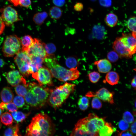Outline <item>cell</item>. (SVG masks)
<instances>
[{
	"label": "cell",
	"instance_id": "cell-1",
	"mask_svg": "<svg viewBox=\"0 0 136 136\" xmlns=\"http://www.w3.org/2000/svg\"><path fill=\"white\" fill-rule=\"evenodd\" d=\"M106 122L93 113L79 120L76 124L70 136H94Z\"/></svg>",
	"mask_w": 136,
	"mask_h": 136
},
{
	"label": "cell",
	"instance_id": "cell-2",
	"mask_svg": "<svg viewBox=\"0 0 136 136\" xmlns=\"http://www.w3.org/2000/svg\"><path fill=\"white\" fill-rule=\"evenodd\" d=\"M54 125L47 115L40 113L32 118L27 127L25 136H53Z\"/></svg>",
	"mask_w": 136,
	"mask_h": 136
},
{
	"label": "cell",
	"instance_id": "cell-3",
	"mask_svg": "<svg viewBox=\"0 0 136 136\" xmlns=\"http://www.w3.org/2000/svg\"><path fill=\"white\" fill-rule=\"evenodd\" d=\"M44 62L52 76L60 81L65 82L77 79L79 76L80 73L77 67L68 70L60 66L53 55L46 57L44 59Z\"/></svg>",
	"mask_w": 136,
	"mask_h": 136
},
{
	"label": "cell",
	"instance_id": "cell-4",
	"mask_svg": "<svg viewBox=\"0 0 136 136\" xmlns=\"http://www.w3.org/2000/svg\"><path fill=\"white\" fill-rule=\"evenodd\" d=\"M75 86L74 84L66 82L50 90L48 99L49 104L55 108L60 107L74 91Z\"/></svg>",
	"mask_w": 136,
	"mask_h": 136
},
{
	"label": "cell",
	"instance_id": "cell-5",
	"mask_svg": "<svg viewBox=\"0 0 136 136\" xmlns=\"http://www.w3.org/2000/svg\"><path fill=\"white\" fill-rule=\"evenodd\" d=\"M21 39L15 35L7 37L3 45L2 51L5 57H12L16 55L21 50Z\"/></svg>",
	"mask_w": 136,
	"mask_h": 136
},
{
	"label": "cell",
	"instance_id": "cell-6",
	"mask_svg": "<svg viewBox=\"0 0 136 136\" xmlns=\"http://www.w3.org/2000/svg\"><path fill=\"white\" fill-rule=\"evenodd\" d=\"M20 72L24 77H28L33 73L31 68L30 57L26 52L21 50L14 58Z\"/></svg>",
	"mask_w": 136,
	"mask_h": 136
},
{
	"label": "cell",
	"instance_id": "cell-7",
	"mask_svg": "<svg viewBox=\"0 0 136 136\" xmlns=\"http://www.w3.org/2000/svg\"><path fill=\"white\" fill-rule=\"evenodd\" d=\"M28 89L31 91L37 97L41 107L45 104L49 96L50 90L47 88L34 82L27 84Z\"/></svg>",
	"mask_w": 136,
	"mask_h": 136
},
{
	"label": "cell",
	"instance_id": "cell-8",
	"mask_svg": "<svg viewBox=\"0 0 136 136\" xmlns=\"http://www.w3.org/2000/svg\"><path fill=\"white\" fill-rule=\"evenodd\" d=\"M32 77L36 79L41 86L53 85L52 81V76L48 69L45 66H42L36 72L32 74Z\"/></svg>",
	"mask_w": 136,
	"mask_h": 136
},
{
	"label": "cell",
	"instance_id": "cell-9",
	"mask_svg": "<svg viewBox=\"0 0 136 136\" xmlns=\"http://www.w3.org/2000/svg\"><path fill=\"white\" fill-rule=\"evenodd\" d=\"M1 17L5 25L11 26L20 19L17 11L10 6H8L1 10Z\"/></svg>",
	"mask_w": 136,
	"mask_h": 136
},
{
	"label": "cell",
	"instance_id": "cell-10",
	"mask_svg": "<svg viewBox=\"0 0 136 136\" xmlns=\"http://www.w3.org/2000/svg\"><path fill=\"white\" fill-rule=\"evenodd\" d=\"M26 52L30 57L38 56L45 58L47 56L44 43L37 38L34 39L33 43Z\"/></svg>",
	"mask_w": 136,
	"mask_h": 136
},
{
	"label": "cell",
	"instance_id": "cell-11",
	"mask_svg": "<svg viewBox=\"0 0 136 136\" xmlns=\"http://www.w3.org/2000/svg\"><path fill=\"white\" fill-rule=\"evenodd\" d=\"M86 95L90 97H96L100 99L111 104L114 103L113 93L104 88L100 89L95 92L89 91Z\"/></svg>",
	"mask_w": 136,
	"mask_h": 136
},
{
	"label": "cell",
	"instance_id": "cell-12",
	"mask_svg": "<svg viewBox=\"0 0 136 136\" xmlns=\"http://www.w3.org/2000/svg\"><path fill=\"white\" fill-rule=\"evenodd\" d=\"M120 39L124 46L132 55L136 52V37L131 34L123 33Z\"/></svg>",
	"mask_w": 136,
	"mask_h": 136
},
{
	"label": "cell",
	"instance_id": "cell-13",
	"mask_svg": "<svg viewBox=\"0 0 136 136\" xmlns=\"http://www.w3.org/2000/svg\"><path fill=\"white\" fill-rule=\"evenodd\" d=\"M6 77L8 82L12 86L15 87L21 83L26 84L25 80L17 70L10 71L6 74Z\"/></svg>",
	"mask_w": 136,
	"mask_h": 136
},
{
	"label": "cell",
	"instance_id": "cell-14",
	"mask_svg": "<svg viewBox=\"0 0 136 136\" xmlns=\"http://www.w3.org/2000/svg\"><path fill=\"white\" fill-rule=\"evenodd\" d=\"M113 48L120 58H130L132 57V55L120 41L119 37L116 39L113 44Z\"/></svg>",
	"mask_w": 136,
	"mask_h": 136
},
{
	"label": "cell",
	"instance_id": "cell-15",
	"mask_svg": "<svg viewBox=\"0 0 136 136\" xmlns=\"http://www.w3.org/2000/svg\"><path fill=\"white\" fill-rule=\"evenodd\" d=\"M94 64L96 65L99 72L102 73L109 72L111 69L112 65L108 60L103 59L95 61Z\"/></svg>",
	"mask_w": 136,
	"mask_h": 136
},
{
	"label": "cell",
	"instance_id": "cell-16",
	"mask_svg": "<svg viewBox=\"0 0 136 136\" xmlns=\"http://www.w3.org/2000/svg\"><path fill=\"white\" fill-rule=\"evenodd\" d=\"M31 60V68L33 73L37 72L42 67L45 58L39 56L30 57Z\"/></svg>",
	"mask_w": 136,
	"mask_h": 136
},
{
	"label": "cell",
	"instance_id": "cell-17",
	"mask_svg": "<svg viewBox=\"0 0 136 136\" xmlns=\"http://www.w3.org/2000/svg\"><path fill=\"white\" fill-rule=\"evenodd\" d=\"M26 102L31 106L34 107H41L40 103L37 97L30 90L28 89L27 92L24 96Z\"/></svg>",
	"mask_w": 136,
	"mask_h": 136
},
{
	"label": "cell",
	"instance_id": "cell-18",
	"mask_svg": "<svg viewBox=\"0 0 136 136\" xmlns=\"http://www.w3.org/2000/svg\"><path fill=\"white\" fill-rule=\"evenodd\" d=\"M1 96L2 100L3 102L8 103L12 101L14 95L10 88L5 87L2 90Z\"/></svg>",
	"mask_w": 136,
	"mask_h": 136
},
{
	"label": "cell",
	"instance_id": "cell-19",
	"mask_svg": "<svg viewBox=\"0 0 136 136\" xmlns=\"http://www.w3.org/2000/svg\"><path fill=\"white\" fill-rule=\"evenodd\" d=\"M116 129L111 124L106 122L104 125L100 128L98 132L99 136H111Z\"/></svg>",
	"mask_w": 136,
	"mask_h": 136
},
{
	"label": "cell",
	"instance_id": "cell-20",
	"mask_svg": "<svg viewBox=\"0 0 136 136\" xmlns=\"http://www.w3.org/2000/svg\"><path fill=\"white\" fill-rule=\"evenodd\" d=\"M93 36L99 40L103 39L106 34V32L104 27L100 25L94 26L92 29Z\"/></svg>",
	"mask_w": 136,
	"mask_h": 136
},
{
	"label": "cell",
	"instance_id": "cell-21",
	"mask_svg": "<svg viewBox=\"0 0 136 136\" xmlns=\"http://www.w3.org/2000/svg\"><path fill=\"white\" fill-rule=\"evenodd\" d=\"M119 79L118 74L117 72L113 71L108 72L105 77L106 80L107 82L112 85L117 84Z\"/></svg>",
	"mask_w": 136,
	"mask_h": 136
},
{
	"label": "cell",
	"instance_id": "cell-22",
	"mask_svg": "<svg viewBox=\"0 0 136 136\" xmlns=\"http://www.w3.org/2000/svg\"><path fill=\"white\" fill-rule=\"evenodd\" d=\"M34 39L30 36L26 35L23 37L21 39V50L26 52L32 44Z\"/></svg>",
	"mask_w": 136,
	"mask_h": 136
},
{
	"label": "cell",
	"instance_id": "cell-23",
	"mask_svg": "<svg viewBox=\"0 0 136 136\" xmlns=\"http://www.w3.org/2000/svg\"><path fill=\"white\" fill-rule=\"evenodd\" d=\"M4 136H22L19 133V125L10 126L6 130Z\"/></svg>",
	"mask_w": 136,
	"mask_h": 136
},
{
	"label": "cell",
	"instance_id": "cell-24",
	"mask_svg": "<svg viewBox=\"0 0 136 136\" xmlns=\"http://www.w3.org/2000/svg\"><path fill=\"white\" fill-rule=\"evenodd\" d=\"M117 16L113 13H110L107 14L105 18L106 24L110 27H113L116 25L118 21Z\"/></svg>",
	"mask_w": 136,
	"mask_h": 136
},
{
	"label": "cell",
	"instance_id": "cell-25",
	"mask_svg": "<svg viewBox=\"0 0 136 136\" xmlns=\"http://www.w3.org/2000/svg\"><path fill=\"white\" fill-rule=\"evenodd\" d=\"M48 16L46 12H38L35 14L33 17V20L36 24L41 25L47 18Z\"/></svg>",
	"mask_w": 136,
	"mask_h": 136
},
{
	"label": "cell",
	"instance_id": "cell-26",
	"mask_svg": "<svg viewBox=\"0 0 136 136\" xmlns=\"http://www.w3.org/2000/svg\"><path fill=\"white\" fill-rule=\"evenodd\" d=\"M15 89L17 95L24 97L28 91L27 85L23 83L21 84L20 83L15 86Z\"/></svg>",
	"mask_w": 136,
	"mask_h": 136
},
{
	"label": "cell",
	"instance_id": "cell-27",
	"mask_svg": "<svg viewBox=\"0 0 136 136\" xmlns=\"http://www.w3.org/2000/svg\"><path fill=\"white\" fill-rule=\"evenodd\" d=\"M62 11L60 8L56 6H53L50 9L49 14L51 18L54 19H58L62 15Z\"/></svg>",
	"mask_w": 136,
	"mask_h": 136
},
{
	"label": "cell",
	"instance_id": "cell-28",
	"mask_svg": "<svg viewBox=\"0 0 136 136\" xmlns=\"http://www.w3.org/2000/svg\"><path fill=\"white\" fill-rule=\"evenodd\" d=\"M1 121L4 125H10L12 124L13 119L12 115L8 112L2 114L0 117Z\"/></svg>",
	"mask_w": 136,
	"mask_h": 136
},
{
	"label": "cell",
	"instance_id": "cell-29",
	"mask_svg": "<svg viewBox=\"0 0 136 136\" xmlns=\"http://www.w3.org/2000/svg\"><path fill=\"white\" fill-rule=\"evenodd\" d=\"M0 108L2 110L6 109L11 112L16 111L18 109L14 104L11 102L8 103H1L0 104Z\"/></svg>",
	"mask_w": 136,
	"mask_h": 136
},
{
	"label": "cell",
	"instance_id": "cell-30",
	"mask_svg": "<svg viewBox=\"0 0 136 136\" xmlns=\"http://www.w3.org/2000/svg\"><path fill=\"white\" fill-rule=\"evenodd\" d=\"M12 115L15 121L18 122L24 121L27 117V115L21 111H15L12 113Z\"/></svg>",
	"mask_w": 136,
	"mask_h": 136
},
{
	"label": "cell",
	"instance_id": "cell-31",
	"mask_svg": "<svg viewBox=\"0 0 136 136\" xmlns=\"http://www.w3.org/2000/svg\"><path fill=\"white\" fill-rule=\"evenodd\" d=\"M78 105L80 109L82 110L85 111L89 106V100L86 97H82L78 100Z\"/></svg>",
	"mask_w": 136,
	"mask_h": 136
},
{
	"label": "cell",
	"instance_id": "cell-32",
	"mask_svg": "<svg viewBox=\"0 0 136 136\" xmlns=\"http://www.w3.org/2000/svg\"><path fill=\"white\" fill-rule=\"evenodd\" d=\"M66 66L70 69L77 67L78 64V60L76 58L70 57L68 58L66 60Z\"/></svg>",
	"mask_w": 136,
	"mask_h": 136
},
{
	"label": "cell",
	"instance_id": "cell-33",
	"mask_svg": "<svg viewBox=\"0 0 136 136\" xmlns=\"http://www.w3.org/2000/svg\"><path fill=\"white\" fill-rule=\"evenodd\" d=\"M44 46L47 56L53 55V53L56 50V47L53 44L44 43Z\"/></svg>",
	"mask_w": 136,
	"mask_h": 136
},
{
	"label": "cell",
	"instance_id": "cell-34",
	"mask_svg": "<svg viewBox=\"0 0 136 136\" xmlns=\"http://www.w3.org/2000/svg\"><path fill=\"white\" fill-rule=\"evenodd\" d=\"M136 17L133 16L128 20L127 25L128 28L132 32L136 33Z\"/></svg>",
	"mask_w": 136,
	"mask_h": 136
},
{
	"label": "cell",
	"instance_id": "cell-35",
	"mask_svg": "<svg viewBox=\"0 0 136 136\" xmlns=\"http://www.w3.org/2000/svg\"><path fill=\"white\" fill-rule=\"evenodd\" d=\"M13 103L18 108H20L23 107L25 104V99L21 96H16L13 100Z\"/></svg>",
	"mask_w": 136,
	"mask_h": 136
},
{
	"label": "cell",
	"instance_id": "cell-36",
	"mask_svg": "<svg viewBox=\"0 0 136 136\" xmlns=\"http://www.w3.org/2000/svg\"><path fill=\"white\" fill-rule=\"evenodd\" d=\"M88 77L90 80L91 82L95 83L97 82L99 80L100 75L98 72L94 71L89 74Z\"/></svg>",
	"mask_w": 136,
	"mask_h": 136
},
{
	"label": "cell",
	"instance_id": "cell-37",
	"mask_svg": "<svg viewBox=\"0 0 136 136\" xmlns=\"http://www.w3.org/2000/svg\"><path fill=\"white\" fill-rule=\"evenodd\" d=\"M91 106L93 109H99L102 107L101 102L98 98L94 97L92 101Z\"/></svg>",
	"mask_w": 136,
	"mask_h": 136
},
{
	"label": "cell",
	"instance_id": "cell-38",
	"mask_svg": "<svg viewBox=\"0 0 136 136\" xmlns=\"http://www.w3.org/2000/svg\"><path fill=\"white\" fill-rule=\"evenodd\" d=\"M123 120L128 124L132 123L134 121V118L132 114L129 112L126 111L123 114Z\"/></svg>",
	"mask_w": 136,
	"mask_h": 136
},
{
	"label": "cell",
	"instance_id": "cell-39",
	"mask_svg": "<svg viewBox=\"0 0 136 136\" xmlns=\"http://www.w3.org/2000/svg\"><path fill=\"white\" fill-rule=\"evenodd\" d=\"M119 56L114 51H111L109 52L107 55L108 60L112 62L116 61L118 59Z\"/></svg>",
	"mask_w": 136,
	"mask_h": 136
},
{
	"label": "cell",
	"instance_id": "cell-40",
	"mask_svg": "<svg viewBox=\"0 0 136 136\" xmlns=\"http://www.w3.org/2000/svg\"><path fill=\"white\" fill-rule=\"evenodd\" d=\"M118 125L119 128L123 131L128 130L129 127V124L123 120H121L119 121Z\"/></svg>",
	"mask_w": 136,
	"mask_h": 136
},
{
	"label": "cell",
	"instance_id": "cell-41",
	"mask_svg": "<svg viewBox=\"0 0 136 136\" xmlns=\"http://www.w3.org/2000/svg\"><path fill=\"white\" fill-rule=\"evenodd\" d=\"M133 133L130 130L123 131L120 133L118 132V136H134Z\"/></svg>",
	"mask_w": 136,
	"mask_h": 136
},
{
	"label": "cell",
	"instance_id": "cell-42",
	"mask_svg": "<svg viewBox=\"0 0 136 136\" xmlns=\"http://www.w3.org/2000/svg\"><path fill=\"white\" fill-rule=\"evenodd\" d=\"M30 0H20L19 5L20 6L25 7H28L31 4Z\"/></svg>",
	"mask_w": 136,
	"mask_h": 136
},
{
	"label": "cell",
	"instance_id": "cell-43",
	"mask_svg": "<svg viewBox=\"0 0 136 136\" xmlns=\"http://www.w3.org/2000/svg\"><path fill=\"white\" fill-rule=\"evenodd\" d=\"M83 8V5L81 3H77L74 6V10L77 11H80L82 10Z\"/></svg>",
	"mask_w": 136,
	"mask_h": 136
},
{
	"label": "cell",
	"instance_id": "cell-44",
	"mask_svg": "<svg viewBox=\"0 0 136 136\" xmlns=\"http://www.w3.org/2000/svg\"><path fill=\"white\" fill-rule=\"evenodd\" d=\"M65 0H53V4L56 6L61 7L63 6L65 3Z\"/></svg>",
	"mask_w": 136,
	"mask_h": 136
},
{
	"label": "cell",
	"instance_id": "cell-45",
	"mask_svg": "<svg viewBox=\"0 0 136 136\" xmlns=\"http://www.w3.org/2000/svg\"><path fill=\"white\" fill-rule=\"evenodd\" d=\"M5 26V25L0 17V35L3 32Z\"/></svg>",
	"mask_w": 136,
	"mask_h": 136
},
{
	"label": "cell",
	"instance_id": "cell-46",
	"mask_svg": "<svg viewBox=\"0 0 136 136\" xmlns=\"http://www.w3.org/2000/svg\"><path fill=\"white\" fill-rule=\"evenodd\" d=\"M111 0H100V4L104 6H109L111 4Z\"/></svg>",
	"mask_w": 136,
	"mask_h": 136
},
{
	"label": "cell",
	"instance_id": "cell-47",
	"mask_svg": "<svg viewBox=\"0 0 136 136\" xmlns=\"http://www.w3.org/2000/svg\"><path fill=\"white\" fill-rule=\"evenodd\" d=\"M136 121H135L132 123L130 128V130L134 134L136 133Z\"/></svg>",
	"mask_w": 136,
	"mask_h": 136
},
{
	"label": "cell",
	"instance_id": "cell-48",
	"mask_svg": "<svg viewBox=\"0 0 136 136\" xmlns=\"http://www.w3.org/2000/svg\"><path fill=\"white\" fill-rule=\"evenodd\" d=\"M9 1L12 3L15 6H18L19 5L20 0H8Z\"/></svg>",
	"mask_w": 136,
	"mask_h": 136
},
{
	"label": "cell",
	"instance_id": "cell-49",
	"mask_svg": "<svg viewBox=\"0 0 136 136\" xmlns=\"http://www.w3.org/2000/svg\"><path fill=\"white\" fill-rule=\"evenodd\" d=\"M131 84L132 86L135 89L136 88V77L135 76L132 79Z\"/></svg>",
	"mask_w": 136,
	"mask_h": 136
},
{
	"label": "cell",
	"instance_id": "cell-50",
	"mask_svg": "<svg viewBox=\"0 0 136 136\" xmlns=\"http://www.w3.org/2000/svg\"><path fill=\"white\" fill-rule=\"evenodd\" d=\"M4 64V61L2 59L0 58V67L3 66Z\"/></svg>",
	"mask_w": 136,
	"mask_h": 136
},
{
	"label": "cell",
	"instance_id": "cell-51",
	"mask_svg": "<svg viewBox=\"0 0 136 136\" xmlns=\"http://www.w3.org/2000/svg\"><path fill=\"white\" fill-rule=\"evenodd\" d=\"M2 113L1 109L0 108V116H1Z\"/></svg>",
	"mask_w": 136,
	"mask_h": 136
},
{
	"label": "cell",
	"instance_id": "cell-52",
	"mask_svg": "<svg viewBox=\"0 0 136 136\" xmlns=\"http://www.w3.org/2000/svg\"><path fill=\"white\" fill-rule=\"evenodd\" d=\"M2 126V124L0 122V129L1 128Z\"/></svg>",
	"mask_w": 136,
	"mask_h": 136
},
{
	"label": "cell",
	"instance_id": "cell-53",
	"mask_svg": "<svg viewBox=\"0 0 136 136\" xmlns=\"http://www.w3.org/2000/svg\"><path fill=\"white\" fill-rule=\"evenodd\" d=\"M94 136H99V135H98V133L96 134H95Z\"/></svg>",
	"mask_w": 136,
	"mask_h": 136
}]
</instances>
